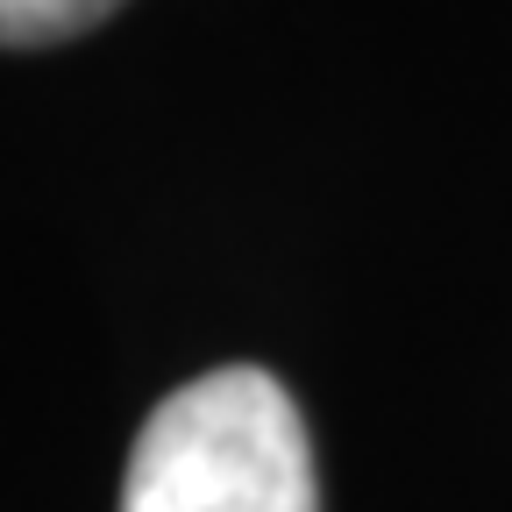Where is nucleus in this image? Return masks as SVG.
<instances>
[{
  "label": "nucleus",
  "mask_w": 512,
  "mask_h": 512,
  "mask_svg": "<svg viewBox=\"0 0 512 512\" xmlns=\"http://www.w3.org/2000/svg\"><path fill=\"white\" fill-rule=\"evenodd\" d=\"M121 512H320L292 392L256 363L178 384L136 434Z\"/></svg>",
  "instance_id": "f257e3e1"
},
{
  "label": "nucleus",
  "mask_w": 512,
  "mask_h": 512,
  "mask_svg": "<svg viewBox=\"0 0 512 512\" xmlns=\"http://www.w3.org/2000/svg\"><path fill=\"white\" fill-rule=\"evenodd\" d=\"M121 0H0V43L36 50V43H64V36H86L100 29Z\"/></svg>",
  "instance_id": "f03ea898"
}]
</instances>
